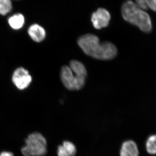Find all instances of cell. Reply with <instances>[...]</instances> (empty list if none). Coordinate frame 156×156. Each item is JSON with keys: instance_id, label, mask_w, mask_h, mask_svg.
I'll return each instance as SVG.
<instances>
[{"instance_id": "obj_1", "label": "cell", "mask_w": 156, "mask_h": 156, "mask_svg": "<svg viewBox=\"0 0 156 156\" xmlns=\"http://www.w3.org/2000/svg\"><path fill=\"white\" fill-rule=\"evenodd\" d=\"M77 43L87 55L99 60L113 59L118 53L113 44L108 41L100 43L99 38L92 34L81 36L78 38Z\"/></svg>"}, {"instance_id": "obj_2", "label": "cell", "mask_w": 156, "mask_h": 156, "mask_svg": "<svg viewBox=\"0 0 156 156\" xmlns=\"http://www.w3.org/2000/svg\"><path fill=\"white\" fill-rule=\"evenodd\" d=\"M87 75L85 66L80 62L73 60L69 66H64L60 71L62 84L69 90H79L83 87Z\"/></svg>"}, {"instance_id": "obj_3", "label": "cell", "mask_w": 156, "mask_h": 156, "mask_svg": "<svg viewBox=\"0 0 156 156\" xmlns=\"http://www.w3.org/2000/svg\"><path fill=\"white\" fill-rule=\"evenodd\" d=\"M122 16L125 20L140 29L146 33L152 28L151 20L149 14L140 9L133 1L127 0L122 8Z\"/></svg>"}, {"instance_id": "obj_4", "label": "cell", "mask_w": 156, "mask_h": 156, "mask_svg": "<svg viewBox=\"0 0 156 156\" xmlns=\"http://www.w3.org/2000/svg\"><path fill=\"white\" fill-rule=\"evenodd\" d=\"M21 152L24 156H44L47 152V140L41 133H32L25 140Z\"/></svg>"}, {"instance_id": "obj_5", "label": "cell", "mask_w": 156, "mask_h": 156, "mask_svg": "<svg viewBox=\"0 0 156 156\" xmlns=\"http://www.w3.org/2000/svg\"><path fill=\"white\" fill-rule=\"evenodd\" d=\"M31 76L27 70L20 67L15 70L12 76V81L20 90L27 88L32 82Z\"/></svg>"}, {"instance_id": "obj_6", "label": "cell", "mask_w": 156, "mask_h": 156, "mask_svg": "<svg viewBox=\"0 0 156 156\" xmlns=\"http://www.w3.org/2000/svg\"><path fill=\"white\" fill-rule=\"evenodd\" d=\"M111 19V15L108 11L101 8L92 14L91 17L93 27L98 30L106 27L108 25Z\"/></svg>"}, {"instance_id": "obj_7", "label": "cell", "mask_w": 156, "mask_h": 156, "mask_svg": "<svg viewBox=\"0 0 156 156\" xmlns=\"http://www.w3.org/2000/svg\"><path fill=\"white\" fill-rule=\"evenodd\" d=\"M139 154L137 146L133 140H126L122 144L120 156H139Z\"/></svg>"}, {"instance_id": "obj_8", "label": "cell", "mask_w": 156, "mask_h": 156, "mask_svg": "<svg viewBox=\"0 0 156 156\" xmlns=\"http://www.w3.org/2000/svg\"><path fill=\"white\" fill-rule=\"evenodd\" d=\"M29 35L34 41L40 43L44 40L46 32L44 29L38 24H33L29 27Z\"/></svg>"}, {"instance_id": "obj_9", "label": "cell", "mask_w": 156, "mask_h": 156, "mask_svg": "<svg viewBox=\"0 0 156 156\" xmlns=\"http://www.w3.org/2000/svg\"><path fill=\"white\" fill-rule=\"evenodd\" d=\"M58 156H75L76 154V148L72 142L64 141L57 149Z\"/></svg>"}, {"instance_id": "obj_10", "label": "cell", "mask_w": 156, "mask_h": 156, "mask_svg": "<svg viewBox=\"0 0 156 156\" xmlns=\"http://www.w3.org/2000/svg\"><path fill=\"white\" fill-rule=\"evenodd\" d=\"M8 22L10 27L14 30L20 29L25 23V18L22 14H15L9 17Z\"/></svg>"}, {"instance_id": "obj_11", "label": "cell", "mask_w": 156, "mask_h": 156, "mask_svg": "<svg viewBox=\"0 0 156 156\" xmlns=\"http://www.w3.org/2000/svg\"><path fill=\"white\" fill-rule=\"evenodd\" d=\"M146 148L149 154H156V134L149 136L146 143Z\"/></svg>"}, {"instance_id": "obj_12", "label": "cell", "mask_w": 156, "mask_h": 156, "mask_svg": "<svg viewBox=\"0 0 156 156\" xmlns=\"http://www.w3.org/2000/svg\"><path fill=\"white\" fill-rule=\"evenodd\" d=\"M12 9L11 0H0V14L6 15Z\"/></svg>"}, {"instance_id": "obj_13", "label": "cell", "mask_w": 156, "mask_h": 156, "mask_svg": "<svg viewBox=\"0 0 156 156\" xmlns=\"http://www.w3.org/2000/svg\"><path fill=\"white\" fill-rule=\"evenodd\" d=\"M134 3L143 10L145 11L148 9L145 0H134Z\"/></svg>"}, {"instance_id": "obj_14", "label": "cell", "mask_w": 156, "mask_h": 156, "mask_svg": "<svg viewBox=\"0 0 156 156\" xmlns=\"http://www.w3.org/2000/svg\"><path fill=\"white\" fill-rule=\"evenodd\" d=\"M148 8L156 12V0H145Z\"/></svg>"}, {"instance_id": "obj_15", "label": "cell", "mask_w": 156, "mask_h": 156, "mask_svg": "<svg viewBox=\"0 0 156 156\" xmlns=\"http://www.w3.org/2000/svg\"><path fill=\"white\" fill-rule=\"evenodd\" d=\"M0 156H14L13 153L10 152L3 151L0 154Z\"/></svg>"}]
</instances>
